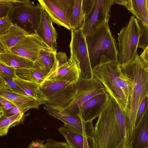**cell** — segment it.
<instances>
[{"label":"cell","mask_w":148,"mask_h":148,"mask_svg":"<svg viewBox=\"0 0 148 148\" xmlns=\"http://www.w3.org/2000/svg\"><path fill=\"white\" fill-rule=\"evenodd\" d=\"M94 130L96 148H129L124 112L111 97Z\"/></svg>","instance_id":"6da1fadb"},{"label":"cell","mask_w":148,"mask_h":148,"mask_svg":"<svg viewBox=\"0 0 148 148\" xmlns=\"http://www.w3.org/2000/svg\"><path fill=\"white\" fill-rule=\"evenodd\" d=\"M120 67L123 73L133 81L124 113L127 140L130 143L134 132L138 108L143 99L148 96V66L143 63L138 55L135 60Z\"/></svg>","instance_id":"7a4b0ae2"},{"label":"cell","mask_w":148,"mask_h":148,"mask_svg":"<svg viewBox=\"0 0 148 148\" xmlns=\"http://www.w3.org/2000/svg\"><path fill=\"white\" fill-rule=\"evenodd\" d=\"M86 40L92 70L101 63L118 61L116 43L108 23L86 36Z\"/></svg>","instance_id":"3957f363"},{"label":"cell","mask_w":148,"mask_h":148,"mask_svg":"<svg viewBox=\"0 0 148 148\" xmlns=\"http://www.w3.org/2000/svg\"><path fill=\"white\" fill-rule=\"evenodd\" d=\"M76 84L61 80H44L37 90L41 104L63 109L74 99L76 95Z\"/></svg>","instance_id":"277c9868"},{"label":"cell","mask_w":148,"mask_h":148,"mask_svg":"<svg viewBox=\"0 0 148 148\" xmlns=\"http://www.w3.org/2000/svg\"><path fill=\"white\" fill-rule=\"evenodd\" d=\"M121 71L118 61L101 64L92 69L93 76L103 85L107 92L119 105L124 113L127 101L120 86L119 75Z\"/></svg>","instance_id":"5b68a950"},{"label":"cell","mask_w":148,"mask_h":148,"mask_svg":"<svg viewBox=\"0 0 148 148\" xmlns=\"http://www.w3.org/2000/svg\"><path fill=\"white\" fill-rule=\"evenodd\" d=\"M43 9L39 3L35 5L28 0H19L13 3L8 16L29 34H36Z\"/></svg>","instance_id":"8992f818"},{"label":"cell","mask_w":148,"mask_h":148,"mask_svg":"<svg viewBox=\"0 0 148 148\" xmlns=\"http://www.w3.org/2000/svg\"><path fill=\"white\" fill-rule=\"evenodd\" d=\"M140 28L137 19L132 16L129 22L121 30L118 37V62L123 65L135 60L138 55L137 49Z\"/></svg>","instance_id":"52a82bcc"},{"label":"cell","mask_w":148,"mask_h":148,"mask_svg":"<svg viewBox=\"0 0 148 148\" xmlns=\"http://www.w3.org/2000/svg\"><path fill=\"white\" fill-rule=\"evenodd\" d=\"M71 56L76 61L80 71V78L89 79L93 76L86 40L81 28L71 30L69 45Z\"/></svg>","instance_id":"ba28073f"},{"label":"cell","mask_w":148,"mask_h":148,"mask_svg":"<svg viewBox=\"0 0 148 148\" xmlns=\"http://www.w3.org/2000/svg\"><path fill=\"white\" fill-rule=\"evenodd\" d=\"M113 0H94L88 12L84 15L81 28L85 36L90 35L105 24L108 23Z\"/></svg>","instance_id":"9c48e42d"},{"label":"cell","mask_w":148,"mask_h":148,"mask_svg":"<svg viewBox=\"0 0 148 148\" xmlns=\"http://www.w3.org/2000/svg\"><path fill=\"white\" fill-rule=\"evenodd\" d=\"M76 95L73 100L61 111L77 114L78 107L93 97L107 92L102 84L94 76L87 79L79 78L76 83Z\"/></svg>","instance_id":"30bf717a"},{"label":"cell","mask_w":148,"mask_h":148,"mask_svg":"<svg viewBox=\"0 0 148 148\" xmlns=\"http://www.w3.org/2000/svg\"><path fill=\"white\" fill-rule=\"evenodd\" d=\"M79 77V70L75 59L71 56L68 59L66 53L60 51L56 53L54 65L44 80H61L75 84Z\"/></svg>","instance_id":"8fae6325"},{"label":"cell","mask_w":148,"mask_h":148,"mask_svg":"<svg viewBox=\"0 0 148 148\" xmlns=\"http://www.w3.org/2000/svg\"><path fill=\"white\" fill-rule=\"evenodd\" d=\"M48 114L58 119L74 130L87 137L94 136L93 121H84L79 115L64 112L57 108L45 106L44 107Z\"/></svg>","instance_id":"7c38bea8"},{"label":"cell","mask_w":148,"mask_h":148,"mask_svg":"<svg viewBox=\"0 0 148 148\" xmlns=\"http://www.w3.org/2000/svg\"><path fill=\"white\" fill-rule=\"evenodd\" d=\"M42 49L51 50L43 42L36 34H28L7 52L34 62L37 58L39 51Z\"/></svg>","instance_id":"4fadbf2b"},{"label":"cell","mask_w":148,"mask_h":148,"mask_svg":"<svg viewBox=\"0 0 148 148\" xmlns=\"http://www.w3.org/2000/svg\"><path fill=\"white\" fill-rule=\"evenodd\" d=\"M72 0H38L53 22L71 30L67 12Z\"/></svg>","instance_id":"5bb4252c"},{"label":"cell","mask_w":148,"mask_h":148,"mask_svg":"<svg viewBox=\"0 0 148 148\" xmlns=\"http://www.w3.org/2000/svg\"><path fill=\"white\" fill-rule=\"evenodd\" d=\"M110 97L107 92L96 95L79 106L76 114L84 121H93L101 114Z\"/></svg>","instance_id":"9a60e30c"},{"label":"cell","mask_w":148,"mask_h":148,"mask_svg":"<svg viewBox=\"0 0 148 148\" xmlns=\"http://www.w3.org/2000/svg\"><path fill=\"white\" fill-rule=\"evenodd\" d=\"M53 22L49 16L43 9L36 34L45 45L57 53V34Z\"/></svg>","instance_id":"2e32d148"},{"label":"cell","mask_w":148,"mask_h":148,"mask_svg":"<svg viewBox=\"0 0 148 148\" xmlns=\"http://www.w3.org/2000/svg\"><path fill=\"white\" fill-rule=\"evenodd\" d=\"M0 97L11 102L24 113L30 109H38L41 105L39 102L32 98L10 90H0Z\"/></svg>","instance_id":"e0dca14e"},{"label":"cell","mask_w":148,"mask_h":148,"mask_svg":"<svg viewBox=\"0 0 148 148\" xmlns=\"http://www.w3.org/2000/svg\"><path fill=\"white\" fill-rule=\"evenodd\" d=\"M114 3L123 5L144 25L148 26V0H113Z\"/></svg>","instance_id":"ac0fdd59"},{"label":"cell","mask_w":148,"mask_h":148,"mask_svg":"<svg viewBox=\"0 0 148 148\" xmlns=\"http://www.w3.org/2000/svg\"><path fill=\"white\" fill-rule=\"evenodd\" d=\"M148 110L144 115L137 126L129 148H147L148 147Z\"/></svg>","instance_id":"d6986e66"},{"label":"cell","mask_w":148,"mask_h":148,"mask_svg":"<svg viewBox=\"0 0 148 148\" xmlns=\"http://www.w3.org/2000/svg\"><path fill=\"white\" fill-rule=\"evenodd\" d=\"M29 34L16 24H13L8 30L0 36V46L6 52Z\"/></svg>","instance_id":"ffe728a7"},{"label":"cell","mask_w":148,"mask_h":148,"mask_svg":"<svg viewBox=\"0 0 148 148\" xmlns=\"http://www.w3.org/2000/svg\"><path fill=\"white\" fill-rule=\"evenodd\" d=\"M82 0H72L68 8L67 15L71 29H79L84 18L82 4Z\"/></svg>","instance_id":"44dd1931"},{"label":"cell","mask_w":148,"mask_h":148,"mask_svg":"<svg viewBox=\"0 0 148 148\" xmlns=\"http://www.w3.org/2000/svg\"><path fill=\"white\" fill-rule=\"evenodd\" d=\"M67 143L72 148H84V135L64 124L58 129Z\"/></svg>","instance_id":"7402d4cb"},{"label":"cell","mask_w":148,"mask_h":148,"mask_svg":"<svg viewBox=\"0 0 148 148\" xmlns=\"http://www.w3.org/2000/svg\"><path fill=\"white\" fill-rule=\"evenodd\" d=\"M18 77L24 80L40 84L48 73L33 66L29 68H15Z\"/></svg>","instance_id":"603a6c76"},{"label":"cell","mask_w":148,"mask_h":148,"mask_svg":"<svg viewBox=\"0 0 148 148\" xmlns=\"http://www.w3.org/2000/svg\"><path fill=\"white\" fill-rule=\"evenodd\" d=\"M0 60L9 66L14 68H29L34 62L23 57L6 52L0 54Z\"/></svg>","instance_id":"cb8c5ba5"},{"label":"cell","mask_w":148,"mask_h":148,"mask_svg":"<svg viewBox=\"0 0 148 148\" xmlns=\"http://www.w3.org/2000/svg\"><path fill=\"white\" fill-rule=\"evenodd\" d=\"M57 53L50 50H40L37 60L34 62L33 66L48 73L54 65Z\"/></svg>","instance_id":"d4e9b609"},{"label":"cell","mask_w":148,"mask_h":148,"mask_svg":"<svg viewBox=\"0 0 148 148\" xmlns=\"http://www.w3.org/2000/svg\"><path fill=\"white\" fill-rule=\"evenodd\" d=\"M24 117V113L23 112L11 116H2L0 118V136L6 135L10 128L22 123Z\"/></svg>","instance_id":"484cf974"},{"label":"cell","mask_w":148,"mask_h":148,"mask_svg":"<svg viewBox=\"0 0 148 148\" xmlns=\"http://www.w3.org/2000/svg\"><path fill=\"white\" fill-rule=\"evenodd\" d=\"M12 80L23 91L26 95L38 101L37 92L40 84L24 80L17 77Z\"/></svg>","instance_id":"4316f807"},{"label":"cell","mask_w":148,"mask_h":148,"mask_svg":"<svg viewBox=\"0 0 148 148\" xmlns=\"http://www.w3.org/2000/svg\"><path fill=\"white\" fill-rule=\"evenodd\" d=\"M137 20L141 30L138 48H141L143 50L148 47V26L144 25L138 20Z\"/></svg>","instance_id":"83f0119b"},{"label":"cell","mask_w":148,"mask_h":148,"mask_svg":"<svg viewBox=\"0 0 148 148\" xmlns=\"http://www.w3.org/2000/svg\"><path fill=\"white\" fill-rule=\"evenodd\" d=\"M19 0H3L0 3V18L8 16L13 6V3Z\"/></svg>","instance_id":"f1b7e54d"},{"label":"cell","mask_w":148,"mask_h":148,"mask_svg":"<svg viewBox=\"0 0 148 148\" xmlns=\"http://www.w3.org/2000/svg\"><path fill=\"white\" fill-rule=\"evenodd\" d=\"M148 110V96L142 100L138 108L136 114L135 127H136L146 112Z\"/></svg>","instance_id":"f546056e"},{"label":"cell","mask_w":148,"mask_h":148,"mask_svg":"<svg viewBox=\"0 0 148 148\" xmlns=\"http://www.w3.org/2000/svg\"><path fill=\"white\" fill-rule=\"evenodd\" d=\"M0 73L12 79L17 77L15 68L8 66L1 61H0Z\"/></svg>","instance_id":"4dcf8cb0"},{"label":"cell","mask_w":148,"mask_h":148,"mask_svg":"<svg viewBox=\"0 0 148 148\" xmlns=\"http://www.w3.org/2000/svg\"><path fill=\"white\" fill-rule=\"evenodd\" d=\"M12 24L8 16L0 18V36L8 31Z\"/></svg>","instance_id":"1f68e13d"},{"label":"cell","mask_w":148,"mask_h":148,"mask_svg":"<svg viewBox=\"0 0 148 148\" xmlns=\"http://www.w3.org/2000/svg\"><path fill=\"white\" fill-rule=\"evenodd\" d=\"M0 75L7 83L10 88L11 90L16 92L26 95L23 91L12 79L9 78L0 73Z\"/></svg>","instance_id":"d6a6232c"},{"label":"cell","mask_w":148,"mask_h":148,"mask_svg":"<svg viewBox=\"0 0 148 148\" xmlns=\"http://www.w3.org/2000/svg\"><path fill=\"white\" fill-rule=\"evenodd\" d=\"M67 145L65 142H58L49 138L44 144V148H66Z\"/></svg>","instance_id":"836d02e7"},{"label":"cell","mask_w":148,"mask_h":148,"mask_svg":"<svg viewBox=\"0 0 148 148\" xmlns=\"http://www.w3.org/2000/svg\"><path fill=\"white\" fill-rule=\"evenodd\" d=\"M15 106L6 99L0 97V108L3 112L11 109Z\"/></svg>","instance_id":"e575fe53"},{"label":"cell","mask_w":148,"mask_h":148,"mask_svg":"<svg viewBox=\"0 0 148 148\" xmlns=\"http://www.w3.org/2000/svg\"><path fill=\"white\" fill-rule=\"evenodd\" d=\"M84 148H96L94 137L84 135Z\"/></svg>","instance_id":"d590c367"},{"label":"cell","mask_w":148,"mask_h":148,"mask_svg":"<svg viewBox=\"0 0 148 148\" xmlns=\"http://www.w3.org/2000/svg\"><path fill=\"white\" fill-rule=\"evenodd\" d=\"M148 47L143 50V52L139 56L140 58L145 66H148Z\"/></svg>","instance_id":"8d00e7d4"},{"label":"cell","mask_w":148,"mask_h":148,"mask_svg":"<svg viewBox=\"0 0 148 148\" xmlns=\"http://www.w3.org/2000/svg\"><path fill=\"white\" fill-rule=\"evenodd\" d=\"M44 140L38 139L32 141L29 145L28 148H44Z\"/></svg>","instance_id":"74e56055"},{"label":"cell","mask_w":148,"mask_h":148,"mask_svg":"<svg viewBox=\"0 0 148 148\" xmlns=\"http://www.w3.org/2000/svg\"><path fill=\"white\" fill-rule=\"evenodd\" d=\"M20 112H22L18 108L15 106L4 112L3 115L6 116H11Z\"/></svg>","instance_id":"f35d334b"},{"label":"cell","mask_w":148,"mask_h":148,"mask_svg":"<svg viewBox=\"0 0 148 148\" xmlns=\"http://www.w3.org/2000/svg\"><path fill=\"white\" fill-rule=\"evenodd\" d=\"M11 90L7 83L0 75V90Z\"/></svg>","instance_id":"ab89813d"},{"label":"cell","mask_w":148,"mask_h":148,"mask_svg":"<svg viewBox=\"0 0 148 148\" xmlns=\"http://www.w3.org/2000/svg\"><path fill=\"white\" fill-rule=\"evenodd\" d=\"M6 51L0 46V54L5 53Z\"/></svg>","instance_id":"60d3db41"},{"label":"cell","mask_w":148,"mask_h":148,"mask_svg":"<svg viewBox=\"0 0 148 148\" xmlns=\"http://www.w3.org/2000/svg\"><path fill=\"white\" fill-rule=\"evenodd\" d=\"M3 115V112L2 110L0 108V118Z\"/></svg>","instance_id":"b9f144b4"},{"label":"cell","mask_w":148,"mask_h":148,"mask_svg":"<svg viewBox=\"0 0 148 148\" xmlns=\"http://www.w3.org/2000/svg\"><path fill=\"white\" fill-rule=\"evenodd\" d=\"M66 148H72L70 146H69V145H68L67 146H66Z\"/></svg>","instance_id":"7bdbcfd3"},{"label":"cell","mask_w":148,"mask_h":148,"mask_svg":"<svg viewBox=\"0 0 148 148\" xmlns=\"http://www.w3.org/2000/svg\"><path fill=\"white\" fill-rule=\"evenodd\" d=\"M3 1V0H0V3Z\"/></svg>","instance_id":"ee69618b"},{"label":"cell","mask_w":148,"mask_h":148,"mask_svg":"<svg viewBox=\"0 0 148 148\" xmlns=\"http://www.w3.org/2000/svg\"><path fill=\"white\" fill-rule=\"evenodd\" d=\"M0 61H1L0 60Z\"/></svg>","instance_id":"f6af8a7d"}]
</instances>
